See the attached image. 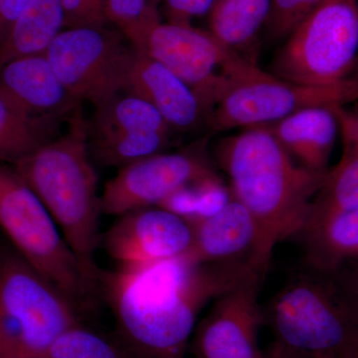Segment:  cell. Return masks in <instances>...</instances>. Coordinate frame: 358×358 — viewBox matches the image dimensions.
<instances>
[{"instance_id":"cell-31","label":"cell","mask_w":358,"mask_h":358,"mask_svg":"<svg viewBox=\"0 0 358 358\" xmlns=\"http://www.w3.org/2000/svg\"><path fill=\"white\" fill-rule=\"evenodd\" d=\"M265 358H300V357H282V355H272V353H270V355H268V357H266V355H265ZM310 358H324V357H310Z\"/></svg>"},{"instance_id":"cell-24","label":"cell","mask_w":358,"mask_h":358,"mask_svg":"<svg viewBox=\"0 0 358 358\" xmlns=\"http://www.w3.org/2000/svg\"><path fill=\"white\" fill-rule=\"evenodd\" d=\"M106 14L134 49L162 21L157 0H106Z\"/></svg>"},{"instance_id":"cell-16","label":"cell","mask_w":358,"mask_h":358,"mask_svg":"<svg viewBox=\"0 0 358 358\" xmlns=\"http://www.w3.org/2000/svg\"><path fill=\"white\" fill-rule=\"evenodd\" d=\"M0 71V94L28 117L61 122L81 106L44 54L14 59Z\"/></svg>"},{"instance_id":"cell-28","label":"cell","mask_w":358,"mask_h":358,"mask_svg":"<svg viewBox=\"0 0 358 358\" xmlns=\"http://www.w3.org/2000/svg\"><path fill=\"white\" fill-rule=\"evenodd\" d=\"M30 0H0V44Z\"/></svg>"},{"instance_id":"cell-29","label":"cell","mask_w":358,"mask_h":358,"mask_svg":"<svg viewBox=\"0 0 358 358\" xmlns=\"http://www.w3.org/2000/svg\"><path fill=\"white\" fill-rule=\"evenodd\" d=\"M345 103L358 101V56L352 71L345 80H343Z\"/></svg>"},{"instance_id":"cell-18","label":"cell","mask_w":358,"mask_h":358,"mask_svg":"<svg viewBox=\"0 0 358 358\" xmlns=\"http://www.w3.org/2000/svg\"><path fill=\"white\" fill-rule=\"evenodd\" d=\"M265 127L301 166L315 173L329 171L339 131L334 106L307 108Z\"/></svg>"},{"instance_id":"cell-30","label":"cell","mask_w":358,"mask_h":358,"mask_svg":"<svg viewBox=\"0 0 358 358\" xmlns=\"http://www.w3.org/2000/svg\"><path fill=\"white\" fill-rule=\"evenodd\" d=\"M338 273L346 288L350 289V293L358 300V262L355 264L352 271H338Z\"/></svg>"},{"instance_id":"cell-13","label":"cell","mask_w":358,"mask_h":358,"mask_svg":"<svg viewBox=\"0 0 358 358\" xmlns=\"http://www.w3.org/2000/svg\"><path fill=\"white\" fill-rule=\"evenodd\" d=\"M264 275L253 273L213 301L193 338L196 358H265L258 341L265 324L258 301Z\"/></svg>"},{"instance_id":"cell-4","label":"cell","mask_w":358,"mask_h":358,"mask_svg":"<svg viewBox=\"0 0 358 358\" xmlns=\"http://www.w3.org/2000/svg\"><path fill=\"white\" fill-rule=\"evenodd\" d=\"M275 336L272 355L345 358L358 345V300L338 273L307 268L264 310Z\"/></svg>"},{"instance_id":"cell-20","label":"cell","mask_w":358,"mask_h":358,"mask_svg":"<svg viewBox=\"0 0 358 358\" xmlns=\"http://www.w3.org/2000/svg\"><path fill=\"white\" fill-rule=\"evenodd\" d=\"M307 268L322 273H336L346 263L358 262V209L339 212L306 228Z\"/></svg>"},{"instance_id":"cell-8","label":"cell","mask_w":358,"mask_h":358,"mask_svg":"<svg viewBox=\"0 0 358 358\" xmlns=\"http://www.w3.org/2000/svg\"><path fill=\"white\" fill-rule=\"evenodd\" d=\"M189 85L208 115L224 91L248 76L257 65L221 44L209 31L192 24L160 21L140 49Z\"/></svg>"},{"instance_id":"cell-5","label":"cell","mask_w":358,"mask_h":358,"mask_svg":"<svg viewBox=\"0 0 358 358\" xmlns=\"http://www.w3.org/2000/svg\"><path fill=\"white\" fill-rule=\"evenodd\" d=\"M78 324L74 301L15 250L0 248V358H34Z\"/></svg>"},{"instance_id":"cell-22","label":"cell","mask_w":358,"mask_h":358,"mask_svg":"<svg viewBox=\"0 0 358 358\" xmlns=\"http://www.w3.org/2000/svg\"><path fill=\"white\" fill-rule=\"evenodd\" d=\"M60 124L28 117L0 94V164L15 166L57 138Z\"/></svg>"},{"instance_id":"cell-10","label":"cell","mask_w":358,"mask_h":358,"mask_svg":"<svg viewBox=\"0 0 358 358\" xmlns=\"http://www.w3.org/2000/svg\"><path fill=\"white\" fill-rule=\"evenodd\" d=\"M119 30L65 28L44 55L71 95L94 106L121 92L122 71L131 46Z\"/></svg>"},{"instance_id":"cell-19","label":"cell","mask_w":358,"mask_h":358,"mask_svg":"<svg viewBox=\"0 0 358 358\" xmlns=\"http://www.w3.org/2000/svg\"><path fill=\"white\" fill-rule=\"evenodd\" d=\"M334 110L343 152L338 164L327 171L324 185L313 199L303 230L339 212L358 209V108L334 106Z\"/></svg>"},{"instance_id":"cell-1","label":"cell","mask_w":358,"mask_h":358,"mask_svg":"<svg viewBox=\"0 0 358 358\" xmlns=\"http://www.w3.org/2000/svg\"><path fill=\"white\" fill-rule=\"evenodd\" d=\"M255 272L252 260L199 263L188 255L100 273L129 358H185L199 313Z\"/></svg>"},{"instance_id":"cell-6","label":"cell","mask_w":358,"mask_h":358,"mask_svg":"<svg viewBox=\"0 0 358 358\" xmlns=\"http://www.w3.org/2000/svg\"><path fill=\"white\" fill-rule=\"evenodd\" d=\"M0 227L14 250L78 307L93 285L55 221L13 167L0 164Z\"/></svg>"},{"instance_id":"cell-9","label":"cell","mask_w":358,"mask_h":358,"mask_svg":"<svg viewBox=\"0 0 358 358\" xmlns=\"http://www.w3.org/2000/svg\"><path fill=\"white\" fill-rule=\"evenodd\" d=\"M345 106L343 83L308 86L284 81L257 68L231 84L207 115L214 131L267 126L298 110Z\"/></svg>"},{"instance_id":"cell-11","label":"cell","mask_w":358,"mask_h":358,"mask_svg":"<svg viewBox=\"0 0 358 358\" xmlns=\"http://www.w3.org/2000/svg\"><path fill=\"white\" fill-rule=\"evenodd\" d=\"M171 128L162 115L138 96L119 92L95 106L88 122L92 159L121 167L157 154L169 145Z\"/></svg>"},{"instance_id":"cell-32","label":"cell","mask_w":358,"mask_h":358,"mask_svg":"<svg viewBox=\"0 0 358 358\" xmlns=\"http://www.w3.org/2000/svg\"><path fill=\"white\" fill-rule=\"evenodd\" d=\"M345 358H358V345Z\"/></svg>"},{"instance_id":"cell-23","label":"cell","mask_w":358,"mask_h":358,"mask_svg":"<svg viewBox=\"0 0 358 358\" xmlns=\"http://www.w3.org/2000/svg\"><path fill=\"white\" fill-rule=\"evenodd\" d=\"M34 358H129L121 346L82 326L70 327Z\"/></svg>"},{"instance_id":"cell-27","label":"cell","mask_w":358,"mask_h":358,"mask_svg":"<svg viewBox=\"0 0 358 358\" xmlns=\"http://www.w3.org/2000/svg\"><path fill=\"white\" fill-rule=\"evenodd\" d=\"M166 22L192 24L194 18L209 14L216 0H159Z\"/></svg>"},{"instance_id":"cell-17","label":"cell","mask_w":358,"mask_h":358,"mask_svg":"<svg viewBox=\"0 0 358 358\" xmlns=\"http://www.w3.org/2000/svg\"><path fill=\"white\" fill-rule=\"evenodd\" d=\"M192 224L193 244L188 256L193 260L199 263L252 260L259 267L256 262L260 239L258 225L236 199H231L214 215Z\"/></svg>"},{"instance_id":"cell-7","label":"cell","mask_w":358,"mask_h":358,"mask_svg":"<svg viewBox=\"0 0 358 358\" xmlns=\"http://www.w3.org/2000/svg\"><path fill=\"white\" fill-rule=\"evenodd\" d=\"M358 56L357 0H326L271 61L273 76L308 86L341 83Z\"/></svg>"},{"instance_id":"cell-14","label":"cell","mask_w":358,"mask_h":358,"mask_svg":"<svg viewBox=\"0 0 358 358\" xmlns=\"http://www.w3.org/2000/svg\"><path fill=\"white\" fill-rule=\"evenodd\" d=\"M101 244L119 267L147 265L189 254L193 226L159 206L117 216Z\"/></svg>"},{"instance_id":"cell-21","label":"cell","mask_w":358,"mask_h":358,"mask_svg":"<svg viewBox=\"0 0 358 358\" xmlns=\"http://www.w3.org/2000/svg\"><path fill=\"white\" fill-rule=\"evenodd\" d=\"M270 9L271 0H216L209 13V32L243 57L242 53L255 49Z\"/></svg>"},{"instance_id":"cell-2","label":"cell","mask_w":358,"mask_h":358,"mask_svg":"<svg viewBox=\"0 0 358 358\" xmlns=\"http://www.w3.org/2000/svg\"><path fill=\"white\" fill-rule=\"evenodd\" d=\"M215 159L229 178L233 199L255 219L256 262L266 272L275 245L303 232L327 173L296 164L265 126L219 141Z\"/></svg>"},{"instance_id":"cell-33","label":"cell","mask_w":358,"mask_h":358,"mask_svg":"<svg viewBox=\"0 0 358 358\" xmlns=\"http://www.w3.org/2000/svg\"><path fill=\"white\" fill-rule=\"evenodd\" d=\"M324 358H331V357H324Z\"/></svg>"},{"instance_id":"cell-12","label":"cell","mask_w":358,"mask_h":358,"mask_svg":"<svg viewBox=\"0 0 358 358\" xmlns=\"http://www.w3.org/2000/svg\"><path fill=\"white\" fill-rule=\"evenodd\" d=\"M203 148L160 152L121 167L101 194L102 212L121 216L157 206L179 188L215 176Z\"/></svg>"},{"instance_id":"cell-15","label":"cell","mask_w":358,"mask_h":358,"mask_svg":"<svg viewBox=\"0 0 358 358\" xmlns=\"http://www.w3.org/2000/svg\"><path fill=\"white\" fill-rule=\"evenodd\" d=\"M121 92L150 103L171 129L188 131L206 122L203 106L192 87L134 47L122 71Z\"/></svg>"},{"instance_id":"cell-26","label":"cell","mask_w":358,"mask_h":358,"mask_svg":"<svg viewBox=\"0 0 358 358\" xmlns=\"http://www.w3.org/2000/svg\"><path fill=\"white\" fill-rule=\"evenodd\" d=\"M65 28L101 27L108 21L106 0H62Z\"/></svg>"},{"instance_id":"cell-25","label":"cell","mask_w":358,"mask_h":358,"mask_svg":"<svg viewBox=\"0 0 358 358\" xmlns=\"http://www.w3.org/2000/svg\"><path fill=\"white\" fill-rule=\"evenodd\" d=\"M326 0H271L270 14L265 25L268 38H287L310 14Z\"/></svg>"},{"instance_id":"cell-3","label":"cell","mask_w":358,"mask_h":358,"mask_svg":"<svg viewBox=\"0 0 358 358\" xmlns=\"http://www.w3.org/2000/svg\"><path fill=\"white\" fill-rule=\"evenodd\" d=\"M67 131L14 166L39 197L95 287L100 271L95 253L101 245L98 176L89 152L88 122L81 106L68 120Z\"/></svg>"}]
</instances>
